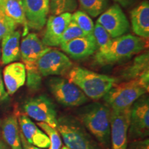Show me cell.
Returning a JSON list of instances; mask_svg holds the SVG:
<instances>
[{"mask_svg": "<svg viewBox=\"0 0 149 149\" xmlns=\"http://www.w3.org/2000/svg\"><path fill=\"white\" fill-rule=\"evenodd\" d=\"M132 29L138 37L144 39L149 37V3L142 1L130 13Z\"/></svg>", "mask_w": 149, "mask_h": 149, "instance_id": "ac0fdd59", "label": "cell"}, {"mask_svg": "<svg viewBox=\"0 0 149 149\" xmlns=\"http://www.w3.org/2000/svg\"><path fill=\"white\" fill-rule=\"evenodd\" d=\"M50 3V10L51 11L52 14H54L56 8V0H49Z\"/></svg>", "mask_w": 149, "mask_h": 149, "instance_id": "836d02e7", "label": "cell"}, {"mask_svg": "<svg viewBox=\"0 0 149 149\" xmlns=\"http://www.w3.org/2000/svg\"><path fill=\"white\" fill-rule=\"evenodd\" d=\"M0 149H10L8 145H7L3 140L0 139Z\"/></svg>", "mask_w": 149, "mask_h": 149, "instance_id": "e575fe53", "label": "cell"}, {"mask_svg": "<svg viewBox=\"0 0 149 149\" xmlns=\"http://www.w3.org/2000/svg\"><path fill=\"white\" fill-rule=\"evenodd\" d=\"M19 31H13L2 38L1 43V63L8 64L20 58Z\"/></svg>", "mask_w": 149, "mask_h": 149, "instance_id": "44dd1931", "label": "cell"}, {"mask_svg": "<svg viewBox=\"0 0 149 149\" xmlns=\"http://www.w3.org/2000/svg\"><path fill=\"white\" fill-rule=\"evenodd\" d=\"M24 113L38 122H44L51 127L57 128V113L55 104L45 95L30 98L23 104Z\"/></svg>", "mask_w": 149, "mask_h": 149, "instance_id": "ba28073f", "label": "cell"}, {"mask_svg": "<svg viewBox=\"0 0 149 149\" xmlns=\"http://www.w3.org/2000/svg\"><path fill=\"white\" fill-rule=\"evenodd\" d=\"M63 51L74 59L86 58L95 53L97 49L93 35L78 37L60 45Z\"/></svg>", "mask_w": 149, "mask_h": 149, "instance_id": "9a60e30c", "label": "cell"}, {"mask_svg": "<svg viewBox=\"0 0 149 149\" xmlns=\"http://www.w3.org/2000/svg\"><path fill=\"white\" fill-rule=\"evenodd\" d=\"M121 75L126 81L135 79L149 81L148 52H145L137 56L133 62L122 70Z\"/></svg>", "mask_w": 149, "mask_h": 149, "instance_id": "d6986e66", "label": "cell"}, {"mask_svg": "<svg viewBox=\"0 0 149 149\" xmlns=\"http://www.w3.org/2000/svg\"><path fill=\"white\" fill-rule=\"evenodd\" d=\"M71 20L77 24L86 35H93L95 24L88 15L85 12L76 11L71 15Z\"/></svg>", "mask_w": 149, "mask_h": 149, "instance_id": "d4e9b609", "label": "cell"}, {"mask_svg": "<svg viewBox=\"0 0 149 149\" xmlns=\"http://www.w3.org/2000/svg\"><path fill=\"white\" fill-rule=\"evenodd\" d=\"M57 128L66 146L70 149H102L82 124L71 117H61Z\"/></svg>", "mask_w": 149, "mask_h": 149, "instance_id": "8992f818", "label": "cell"}, {"mask_svg": "<svg viewBox=\"0 0 149 149\" xmlns=\"http://www.w3.org/2000/svg\"><path fill=\"white\" fill-rule=\"evenodd\" d=\"M8 94L5 90L4 84L1 77V72L0 70V102H3L8 99Z\"/></svg>", "mask_w": 149, "mask_h": 149, "instance_id": "f546056e", "label": "cell"}, {"mask_svg": "<svg viewBox=\"0 0 149 149\" xmlns=\"http://www.w3.org/2000/svg\"><path fill=\"white\" fill-rule=\"evenodd\" d=\"M81 8L93 17L101 15L107 8L108 0H78Z\"/></svg>", "mask_w": 149, "mask_h": 149, "instance_id": "cb8c5ba5", "label": "cell"}, {"mask_svg": "<svg viewBox=\"0 0 149 149\" xmlns=\"http://www.w3.org/2000/svg\"><path fill=\"white\" fill-rule=\"evenodd\" d=\"M61 149H70V148H68V147L66 146H64L61 147Z\"/></svg>", "mask_w": 149, "mask_h": 149, "instance_id": "d590c367", "label": "cell"}, {"mask_svg": "<svg viewBox=\"0 0 149 149\" xmlns=\"http://www.w3.org/2000/svg\"><path fill=\"white\" fill-rule=\"evenodd\" d=\"M134 149H149V139L145 138L141 141L135 143Z\"/></svg>", "mask_w": 149, "mask_h": 149, "instance_id": "4dcf8cb0", "label": "cell"}, {"mask_svg": "<svg viewBox=\"0 0 149 149\" xmlns=\"http://www.w3.org/2000/svg\"><path fill=\"white\" fill-rule=\"evenodd\" d=\"M20 137H21V141H22V148L23 149H43L41 148H39V147L35 146L33 145L30 144L29 143H28L24 137L22 135L21 131H20Z\"/></svg>", "mask_w": 149, "mask_h": 149, "instance_id": "1f68e13d", "label": "cell"}, {"mask_svg": "<svg viewBox=\"0 0 149 149\" xmlns=\"http://www.w3.org/2000/svg\"><path fill=\"white\" fill-rule=\"evenodd\" d=\"M17 26L14 21L5 15L0 8V38H3L6 35L15 31Z\"/></svg>", "mask_w": 149, "mask_h": 149, "instance_id": "83f0119b", "label": "cell"}, {"mask_svg": "<svg viewBox=\"0 0 149 149\" xmlns=\"http://www.w3.org/2000/svg\"><path fill=\"white\" fill-rule=\"evenodd\" d=\"M71 15L70 13H64L49 17L42 40L46 46L48 47L60 46L63 33L71 21Z\"/></svg>", "mask_w": 149, "mask_h": 149, "instance_id": "5bb4252c", "label": "cell"}, {"mask_svg": "<svg viewBox=\"0 0 149 149\" xmlns=\"http://www.w3.org/2000/svg\"><path fill=\"white\" fill-rule=\"evenodd\" d=\"M0 8L6 15L10 18L17 25L20 24L24 26L25 34L28 33L29 28L27 26L22 0H3Z\"/></svg>", "mask_w": 149, "mask_h": 149, "instance_id": "7402d4cb", "label": "cell"}, {"mask_svg": "<svg viewBox=\"0 0 149 149\" xmlns=\"http://www.w3.org/2000/svg\"><path fill=\"white\" fill-rule=\"evenodd\" d=\"M47 85L55 100L64 107H79L88 101V97L77 86L64 78L52 77L48 80Z\"/></svg>", "mask_w": 149, "mask_h": 149, "instance_id": "52a82bcc", "label": "cell"}, {"mask_svg": "<svg viewBox=\"0 0 149 149\" xmlns=\"http://www.w3.org/2000/svg\"><path fill=\"white\" fill-rule=\"evenodd\" d=\"M146 46L144 38L133 35H123L113 39L111 46L107 51L95 53V61L101 66L117 64L138 54Z\"/></svg>", "mask_w": 149, "mask_h": 149, "instance_id": "5b68a950", "label": "cell"}, {"mask_svg": "<svg viewBox=\"0 0 149 149\" xmlns=\"http://www.w3.org/2000/svg\"><path fill=\"white\" fill-rule=\"evenodd\" d=\"M84 36H86V35L84 33L83 31L78 26L77 24L74 23L73 21L71 20L66 30H65L64 33H63L61 39V44L69 42V41L74 40L75 38Z\"/></svg>", "mask_w": 149, "mask_h": 149, "instance_id": "4316f807", "label": "cell"}, {"mask_svg": "<svg viewBox=\"0 0 149 149\" xmlns=\"http://www.w3.org/2000/svg\"><path fill=\"white\" fill-rule=\"evenodd\" d=\"M3 141L10 149H23L22 145L19 123L15 115L6 117L1 124Z\"/></svg>", "mask_w": 149, "mask_h": 149, "instance_id": "ffe728a7", "label": "cell"}, {"mask_svg": "<svg viewBox=\"0 0 149 149\" xmlns=\"http://www.w3.org/2000/svg\"><path fill=\"white\" fill-rule=\"evenodd\" d=\"M111 111L107 104L95 102L83 108L79 113L81 124L108 149L111 144Z\"/></svg>", "mask_w": 149, "mask_h": 149, "instance_id": "6da1fadb", "label": "cell"}, {"mask_svg": "<svg viewBox=\"0 0 149 149\" xmlns=\"http://www.w3.org/2000/svg\"><path fill=\"white\" fill-rule=\"evenodd\" d=\"M22 3L28 28L40 31L47 22L49 0H22Z\"/></svg>", "mask_w": 149, "mask_h": 149, "instance_id": "4fadbf2b", "label": "cell"}, {"mask_svg": "<svg viewBox=\"0 0 149 149\" xmlns=\"http://www.w3.org/2000/svg\"><path fill=\"white\" fill-rule=\"evenodd\" d=\"M114 1L118 3H120V4L123 6H128V5L132 3L133 0H114Z\"/></svg>", "mask_w": 149, "mask_h": 149, "instance_id": "d6a6232c", "label": "cell"}, {"mask_svg": "<svg viewBox=\"0 0 149 149\" xmlns=\"http://www.w3.org/2000/svg\"><path fill=\"white\" fill-rule=\"evenodd\" d=\"M35 33H29L20 44V58L25 66L27 86L30 90L36 91L42 85V76L37 68V61L41 56L49 51Z\"/></svg>", "mask_w": 149, "mask_h": 149, "instance_id": "3957f363", "label": "cell"}, {"mask_svg": "<svg viewBox=\"0 0 149 149\" xmlns=\"http://www.w3.org/2000/svg\"><path fill=\"white\" fill-rule=\"evenodd\" d=\"M3 2V0H0V7L1 6V5H2Z\"/></svg>", "mask_w": 149, "mask_h": 149, "instance_id": "8d00e7d4", "label": "cell"}, {"mask_svg": "<svg viewBox=\"0 0 149 149\" xmlns=\"http://www.w3.org/2000/svg\"><path fill=\"white\" fill-rule=\"evenodd\" d=\"M149 81L142 79L128 80L116 84L104 97L111 111H121L130 109L136 100L148 92Z\"/></svg>", "mask_w": 149, "mask_h": 149, "instance_id": "277c9868", "label": "cell"}, {"mask_svg": "<svg viewBox=\"0 0 149 149\" xmlns=\"http://www.w3.org/2000/svg\"><path fill=\"white\" fill-rule=\"evenodd\" d=\"M113 39L125 35L129 30V22L122 8L115 4L105 10L97 21Z\"/></svg>", "mask_w": 149, "mask_h": 149, "instance_id": "8fae6325", "label": "cell"}, {"mask_svg": "<svg viewBox=\"0 0 149 149\" xmlns=\"http://www.w3.org/2000/svg\"><path fill=\"white\" fill-rule=\"evenodd\" d=\"M130 112V108L121 111H111V149H127Z\"/></svg>", "mask_w": 149, "mask_h": 149, "instance_id": "7c38bea8", "label": "cell"}, {"mask_svg": "<svg viewBox=\"0 0 149 149\" xmlns=\"http://www.w3.org/2000/svg\"><path fill=\"white\" fill-rule=\"evenodd\" d=\"M69 57L58 50L51 48L37 61V68L42 77L62 75L72 68Z\"/></svg>", "mask_w": 149, "mask_h": 149, "instance_id": "30bf717a", "label": "cell"}, {"mask_svg": "<svg viewBox=\"0 0 149 149\" xmlns=\"http://www.w3.org/2000/svg\"><path fill=\"white\" fill-rule=\"evenodd\" d=\"M77 8L76 0H56V8L53 15L70 13Z\"/></svg>", "mask_w": 149, "mask_h": 149, "instance_id": "f1b7e54d", "label": "cell"}, {"mask_svg": "<svg viewBox=\"0 0 149 149\" xmlns=\"http://www.w3.org/2000/svg\"><path fill=\"white\" fill-rule=\"evenodd\" d=\"M67 77L68 81L77 86L87 97L93 100L104 97L112 87L117 84L116 78L79 66L72 67Z\"/></svg>", "mask_w": 149, "mask_h": 149, "instance_id": "7a4b0ae2", "label": "cell"}, {"mask_svg": "<svg viewBox=\"0 0 149 149\" xmlns=\"http://www.w3.org/2000/svg\"><path fill=\"white\" fill-rule=\"evenodd\" d=\"M3 78L7 93L13 95L26 82V72L25 66L21 62L8 64L3 70Z\"/></svg>", "mask_w": 149, "mask_h": 149, "instance_id": "e0dca14e", "label": "cell"}, {"mask_svg": "<svg viewBox=\"0 0 149 149\" xmlns=\"http://www.w3.org/2000/svg\"><path fill=\"white\" fill-rule=\"evenodd\" d=\"M38 126L41 129H43L50 139V146L48 149H61L62 146L60 134L56 130V128L51 127L44 122H37Z\"/></svg>", "mask_w": 149, "mask_h": 149, "instance_id": "484cf974", "label": "cell"}, {"mask_svg": "<svg viewBox=\"0 0 149 149\" xmlns=\"http://www.w3.org/2000/svg\"><path fill=\"white\" fill-rule=\"evenodd\" d=\"M149 134V100L145 95L130 107L128 136L133 139L147 138Z\"/></svg>", "mask_w": 149, "mask_h": 149, "instance_id": "9c48e42d", "label": "cell"}, {"mask_svg": "<svg viewBox=\"0 0 149 149\" xmlns=\"http://www.w3.org/2000/svg\"><path fill=\"white\" fill-rule=\"evenodd\" d=\"M93 36L97 44V51L95 53H102L107 51L111 46L113 38L109 33L97 22L95 24L93 30Z\"/></svg>", "mask_w": 149, "mask_h": 149, "instance_id": "603a6c76", "label": "cell"}, {"mask_svg": "<svg viewBox=\"0 0 149 149\" xmlns=\"http://www.w3.org/2000/svg\"><path fill=\"white\" fill-rule=\"evenodd\" d=\"M1 120H0V135H1Z\"/></svg>", "mask_w": 149, "mask_h": 149, "instance_id": "74e56055", "label": "cell"}, {"mask_svg": "<svg viewBox=\"0 0 149 149\" xmlns=\"http://www.w3.org/2000/svg\"><path fill=\"white\" fill-rule=\"evenodd\" d=\"M20 131L30 144L46 149L50 146V139L47 135L42 131L26 115H20L18 117Z\"/></svg>", "mask_w": 149, "mask_h": 149, "instance_id": "2e32d148", "label": "cell"}]
</instances>
